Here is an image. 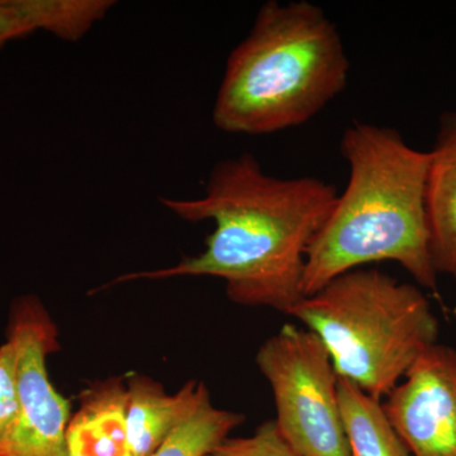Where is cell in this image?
<instances>
[{
	"label": "cell",
	"instance_id": "6da1fadb",
	"mask_svg": "<svg viewBox=\"0 0 456 456\" xmlns=\"http://www.w3.org/2000/svg\"><path fill=\"white\" fill-rule=\"evenodd\" d=\"M338 198L335 185L314 176L269 175L254 155L226 159L213 167L202 197L160 198L180 220L215 222L202 253L170 268L122 275L110 285L215 277L224 281L233 303L288 314L305 298V255Z\"/></svg>",
	"mask_w": 456,
	"mask_h": 456
},
{
	"label": "cell",
	"instance_id": "7a4b0ae2",
	"mask_svg": "<svg viewBox=\"0 0 456 456\" xmlns=\"http://www.w3.org/2000/svg\"><path fill=\"white\" fill-rule=\"evenodd\" d=\"M341 152L349 183L308 248L303 296L379 261H395L436 289L426 215L430 152L408 146L393 128L360 122L345 131Z\"/></svg>",
	"mask_w": 456,
	"mask_h": 456
},
{
	"label": "cell",
	"instance_id": "3957f363",
	"mask_svg": "<svg viewBox=\"0 0 456 456\" xmlns=\"http://www.w3.org/2000/svg\"><path fill=\"white\" fill-rule=\"evenodd\" d=\"M349 70L338 27L322 9L269 0L228 56L213 123L248 136L297 127L346 88Z\"/></svg>",
	"mask_w": 456,
	"mask_h": 456
},
{
	"label": "cell",
	"instance_id": "277c9868",
	"mask_svg": "<svg viewBox=\"0 0 456 456\" xmlns=\"http://www.w3.org/2000/svg\"><path fill=\"white\" fill-rule=\"evenodd\" d=\"M288 314L321 338L338 377L380 401L439 338L425 294L375 269L338 275Z\"/></svg>",
	"mask_w": 456,
	"mask_h": 456
},
{
	"label": "cell",
	"instance_id": "5b68a950",
	"mask_svg": "<svg viewBox=\"0 0 456 456\" xmlns=\"http://www.w3.org/2000/svg\"><path fill=\"white\" fill-rule=\"evenodd\" d=\"M277 407V426L301 456H351L342 425L338 379L314 332L287 323L256 354Z\"/></svg>",
	"mask_w": 456,
	"mask_h": 456
},
{
	"label": "cell",
	"instance_id": "8992f818",
	"mask_svg": "<svg viewBox=\"0 0 456 456\" xmlns=\"http://www.w3.org/2000/svg\"><path fill=\"white\" fill-rule=\"evenodd\" d=\"M7 338L17 350L20 411L0 439V456H69L71 404L47 371V358L60 350L59 330L40 299L27 296L13 303Z\"/></svg>",
	"mask_w": 456,
	"mask_h": 456
},
{
	"label": "cell",
	"instance_id": "52a82bcc",
	"mask_svg": "<svg viewBox=\"0 0 456 456\" xmlns=\"http://www.w3.org/2000/svg\"><path fill=\"white\" fill-rule=\"evenodd\" d=\"M383 403L412 456H456V349L435 344Z\"/></svg>",
	"mask_w": 456,
	"mask_h": 456
},
{
	"label": "cell",
	"instance_id": "ba28073f",
	"mask_svg": "<svg viewBox=\"0 0 456 456\" xmlns=\"http://www.w3.org/2000/svg\"><path fill=\"white\" fill-rule=\"evenodd\" d=\"M127 428L132 455L150 456L163 445L171 432L182 425L207 399L206 384L189 380L175 395L146 375L127 379Z\"/></svg>",
	"mask_w": 456,
	"mask_h": 456
},
{
	"label": "cell",
	"instance_id": "9c48e42d",
	"mask_svg": "<svg viewBox=\"0 0 456 456\" xmlns=\"http://www.w3.org/2000/svg\"><path fill=\"white\" fill-rule=\"evenodd\" d=\"M66 431L69 456H134L128 439L127 383L110 378L90 384Z\"/></svg>",
	"mask_w": 456,
	"mask_h": 456
},
{
	"label": "cell",
	"instance_id": "30bf717a",
	"mask_svg": "<svg viewBox=\"0 0 456 456\" xmlns=\"http://www.w3.org/2000/svg\"><path fill=\"white\" fill-rule=\"evenodd\" d=\"M426 215L434 268L456 278V112L441 117L430 151Z\"/></svg>",
	"mask_w": 456,
	"mask_h": 456
},
{
	"label": "cell",
	"instance_id": "8fae6325",
	"mask_svg": "<svg viewBox=\"0 0 456 456\" xmlns=\"http://www.w3.org/2000/svg\"><path fill=\"white\" fill-rule=\"evenodd\" d=\"M90 20L84 0H0V49L37 31L77 42L88 32Z\"/></svg>",
	"mask_w": 456,
	"mask_h": 456
},
{
	"label": "cell",
	"instance_id": "7c38bea8",
	"mask_svg": "<svg viewBox=\"0 0 456 456\" xmlns=\"http://www.w3.org/2000/svg\"><path fill=\"white\" fill-rule=\"evenodd\" d=\"M338 395L351 456H412L380 399L342 377L338 379Z\"/></svg>",
	"mask_w": 456,
	"mask_h": 456
},
{
	"label": "cell",
	"instance_id": "4fadbf2b",
	"mask_svg": "<svg viewBox=\"0 0 456 456\" xmlns=\"http://www.w3.org/2000/svg\"><path fill=\"white\" fill-rule=\"evenodd\" d=\"M244 421L241 413L215 407L208 398L150 456H204Z\"/></svg>",
	"mask_w": 456,
	"mask_h": 456
},
{
	"label": "cell",
	"instance_id": "5bb4252c",
	"mask_svg": "<svg viewBox=\"0 0 456 456\" xmlns=\"http://www.w3.org/2000/svg\"><path fill=\"white\" fill-rule=\"evenodd\" d=\"M204 456H301L279 431L277 422L259 426L250 437L227 439Z\"/></svg>",
	"mask_w": 456,
	"mask_h": 456
},
{
	"label": "cell",
	"instance_id": "9a60e30c",
	"mask_svg": "<svg viewBox=\"0 0 456 456\" xmlns=\"http://www.w3.org/2000/svg\"><path fill=\"white\" fill-rule=\"evenodd\" d=\"M18 411L17 350L13 342L7 340L0 346V439L16 421Z\"/></svg>",
	"mask_w": 456,
	"mask_h": 456
}]
</instances>
